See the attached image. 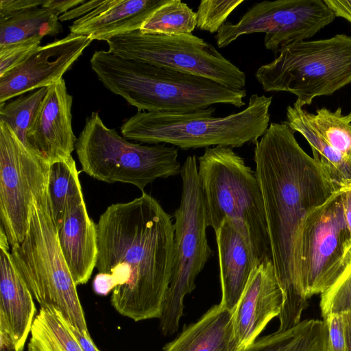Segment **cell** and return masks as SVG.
I'll return each mask as SVG.
<instances>
[{"label": "cell", "mask_w": 351, "mask_h": 351, "mask_svg": "<svg viewBox=\"0 0 351 351\" xmlns=\"http://www.w3.org/2000/svg\"><path fill=\"white\" fill-rule=\"evenodd\" d=\"M294 132L285 122H272L254 151L271 259L283 293L278 330L298 324L308 306L300 252L304 220L340 186L324 165L300 147Z\"/></svg>", "instance_id": "6da1fadb"}, {"label": "cell", "mask_w": 351, "mask_h": 351, "mask_svg": "<svg viewBox=\"0 0 351 351\" xmlns=\"http://www.w3.org/2000/svg\"><path fill=\"white\" fill-rule=\"evenodd\" d=\"M99 273L115 284L110 302L135 322L160 317L174 260L171 217L143 192L107 207L97 223Z\"/></svg>", "instance_id": "7a4b0ae2"}, {"label": "cell", "mask_w": 351, "mask_h": 351, "mask_svg": "<svg viewBox=\"0 0 351 351\" xmlns=\"http://www.w3.org/2000/svg\"><path fill=\"white\" fill-rule=\"evenodd\" d=\"M90 66L102 84L138 111L191 113L214 104L245 105V89H232L204 77L95 51Z\"/></svg>", "instance_id": "3957f363"}, {"label": "cell", "mask_w": 351, "mask_h": 351, "mask_svg": "<svg viewBox=\"0 0 351 351\" xmlns=\"http://www.w3.org/2000/svg\"><path fill=\"white\" fill-rule=\"evenodd\" d=\"M208 227L224 220L239 232L257 265L272 261L265 204L256 172L228 146L206 148L198 158Z\"/></svg>", "instance_id": "277c9868"}, {"label": "cell", "mask_w": 351, "mask_h": 351, "mask_svg": "<svg viewBox=\"0 0 351 351\" xmlns=\"http://www.w3.org/2000/svg\"><path fill=\"white\" fill-rule=\"evenodd\" d=\"M272 97L252 95L243 110L215 117V107L191 113L138 111L121 125L128 140L147 144H170L183 150L255 144L265 134L270 120Z\"/></svg>", "instance_id": "5b68a950"}, {"label": "cell", "mask_w": 351, "mask_h": 351, "mask_svg": "<svg viewBox=\"0 0 351 351\" xmlns=\"http://www.w3.org/2000/svg\"><path fill=\"white\" fill-rule=\"evenodd\" d=\"M10 252L16 269L40 308H55L72 325L88 332L77 285L59 245L47 190L35 204L23 240Z\"/></svg>", "instance_id": "8992f818"}, {"label": "cell", "mask_w": 351, "mask_h": 351, "mask_svg": "<svg viewBox=\"0 0 351 351\" xmlns=\"http://www.w3.org/2000/svg\"><path fill=\"white\" fill-rule=\"evenodd\" d=\"M75 152L82 170L91 178L132 184L142 191L155 180L176 176L181 171L178 148L130 142L108 128L97 112L86 118Z\"/></svg>", "instance_id": "52a82bcc"}, {"label": "cell", "mask_w": 351, "mask_h": 351, "mask_svg": "<svg viewBox=\"0 0 351 351\" xmlns=\"http://www.w3.org/2000/svg\"><path fill=\"white\" fill-rule=\"evenodd\" d=\"M278 53L257 69L255 77L265 92H289L302 106L351 82L350 36L302 40L282 47Z\"/></svg>", "instance_id": "ba28073f"}, {"label": "cell", "mask_w": 351, "mask_h": 351, "mask_svg": "<svg viewBox=\"0 0 351 351\" xmlns=\"http://www.w3.org/2000/svg\"><path fill=\"white\" fill-rule=\"evenodd\" d=\"M180 176V203L174 213L173 265L159 318L164 335L178 330L183 315L184 299L195 289L197 276L213 254L207 240L208 226L195 155L186 158Z\"/></svg>", "instance_id": "9c48e42d"}, {"label": "cell", "mask_w": 351, "mask_h": 351, "mask_svg": "<svg viewBox=\"0 0 351 351\" xmlns=\"http://www.w3.org/2000/svg\"><path fill=\"white\" fill-rule=\"evenodd\" d=\"M106 42L119 57L213 80L232 89H245V73L210 43L193 34H149L139 29Z\"/></svg>", "instance_id": "30bf717a"}, {"label": "cell", "mask_w": 351, "mask_h": 351, "mask_svg": "<svg viewBox=\"0 0 351 351\" xmlns=\"http://www.w3.org/2000/svg\"><path fill=\"white\" fill-rule=\"evenodd\" d=\"M50 164L0 121V218L10 247L29 227L36 202L47 190Z\"/></svg>", "instance_id": "8fae6325"}, {"label": "cell", "mask_w": 351, "mask_h": 351, "mask_svg": "<svg viewBox=\"0 0 351 351\" xmlns=\"http://www.w3.org/2000/svg\"><path fill=\"white\" fill-rule=\"evenodd\" d=\"M339 186L306 216L301 235L302 272L309 299L327 290L351 265V234Z\"/></svg>", "instance_id": "7c38bea8"}, {"label": "cell", "mask_w": 351, "mask_h": 351, "mask_svg": "<svg viewBox=\"0 0 351 351\" xmlns=\"http://www.w3.org/2000/svg\"><path fill=\"white\" fill-rule=\"evenodd\" d=\"M336 18L324 0H276L253 4L236 23L226 22L215 36L223 48L245 34L265 33V47L274 53L305 40Z\"/></svg>", "instance_id": "4fadbf2b"}, {"label": "cell", "mask_w": 351, "mask_h": 351, "mask_svg": "<svg viewBox=\"0 0 351 351\" xmlns=\"http://www.w3.org/2000/svg\"><path fill=\"white\" fill-rule=\"evenodd\" d=\"M92 41L88 36L70 33L38 47L20 64L0 76V105L18 95L56 83Z\"/></svg>", "instance_id": "5bb4252c"}, {"label": "cell", "mask_w": 351, "mask_h": 351, "mask_svg": "<svg viewBox=\"0 0 351 351\" xmlns=\"http://www.w3.org/2000/svg\"><path fill=\"white\" fill-rule=\"evenodd\" d=\"M282 302L283 293L272 261L256 266L233 311V351L253 343L268 323L279 316Z\"/></svg>", "instance_id": "9a60e30c"}, {"label": "cell", "mask_w": 351, "mask_h": 351, "mask_svg": "<svg viewBox=\"0 0 351 351\" xmlns=\"http://www.w3.org/2000/svg\"><path fill=\"white\" fill-rule=\"evenodd\" d=\"M73 97L63 78L47 93L27 132V147L48 163L72 156L77 138L72 128Z\"/></svg>", "instance_id": "2e32d148"}, {"label": "cell", "mask_w": 351, "mask_h": 351, "mask_svg": "<svg viewBox=\"0 0 351 351\" xmlns=\"http://www.w3.org/2000/svg\"><path fill=\"white\" fill-rule=\"evenodd\" d=\"M0 232V327L10 334L17 350L23 351L36 307L32 294L13 263L2 228Z\"/></svg>", "instance_id": "e0dca14e"}, {"label": "cell", "mask_w": 351, "mask_h": 351, "mask_svg": "<svg viewBox=\"0 0 351 351\" xmlns=\"http://www.w3.org/2000/svg\"><path fill=\"white\" fill-rule=\"evenodd\" d=\"M161 0H102L95 9L75 20L69 26L74 35L92 40L108 38L135 30L160 4Z\"/></svg>", "instance_id": "ac0fdd59"}, {"label": "cell", "mask_w": 351, "mask_h": 351, "mask_svg": "<svg viewBox=\"0 0 351 351\" xmlns=\"http://www.w3.org/2000/svg\"><path fill=\"white\" fill-rule=\"evenodd\" d=\"M59 245L75 285L86 284L96 267L97 224L82 202L70 208L57 229Z\"/></svg>", "instance_id": "d6986e66"}, {"label": "cell", "mask_w": 351, "mask_h": 351, "mask_svg": "<svg viewBox=\"0 0 351 351\" xmlns=\"http://www.w3.org/2000/svg\"><path fill=\"white\" fill-rule=\"evenodd\" d=\"M221 289L220 304L233 311L256 266L239 232L227 220L216 231Z\"/></svg>", "instance_id": "ffe728a7"}, {"label": "cell", "mask_w": 351, "mask_h": 351, "mask_svg": "<svg viewBox=\"0 0 351 351\" xmlns=\"http://www.w3.org/2000/svg\"><path fill=\"white\" fill-rule=\"evenodd\" d=\"M233 311L214 305L164 347V351H233Z\"/></svg>", "instance_id": "44dd1931"}, {"label": "cell", "mask_w": 351, "mask_h": 351, "mask_svg": "<svg viewBox=\"0 0 351 351\" xmlns=\"http://www.w3.org/2000/svg\"><path fill=\"white\" fill-rule=\"evenodd\" d=\"M285 121L294 132H299L309 143L313 158L319 161L339 186L351 184V158L328 144L311 127L306 110L296 101L287 108Z\"/></svg>", "instance_id": "7402d4cb"}, {"label": "cell", "mask_w": 351, "mask_h": 351, "mask_svg": "<svg viewBox=\"0 0 351 351\" xmlns=\"http://www.w3.org/2000/svg\"><path fill=\"white\" fill-rule=\"evenodd\" d=\"M241 351H328L324 319H304L292 328L264 336Z\"/></svg>", "instance_id": "603a6c76"}, {"label": "cell", "mask_w": 351, "mask_h": 351, "mask_svg": "<svg viewBox=\"0 0 351 351\" xmlns=\"http://www.w3.org/2000/svg\"><path fill=\"white\" fill-rule=\"evenodd\" d=\"M47 199L57 229L62 223L67 211L84 202L79 171L73 156L50 164Z\"/></svg>", "instance_id": "cb8c5ba5"}, {"label": "cell", "mask_w": 351, "mask_h": 351, "mask_svg": "<svg viewBox=\"0 0 351 351\" xmlns=\"http://www.w3.org/2000/svg\"><path fill=\"white\" fill-rule=\"evenodd\" d=\"M59 16L40 7L0 19V49L32 38L55 36L62 32Z\"/></svg>", "instance_id": "d4e9b609"}, {"label": "cell", "mask_w": 351, "mask_h": 351, "mask_svg": "<svg viewBox=\"0 0 351 351\" xmlns=\"http://www.w3.org/2000/svg\"><path fill=\"white\" fill-rule=\"evenodd\" d=\"M27 351L84 350L60 311L40 308L31 328Z\"/></svg>", "instance_id": "484cf974"}, {"label": "cell", "mask_w": 351, "mask_h": 351, "mask_svg": "<svg viewBox=\"0 0 351 351\" xmlns=\"http://www.w3.org/2000/svg\"><path fill=\"white\" fill-rule=\"evenodd\" d=\"M196 26V12L186 3L161 0L139 30L144 34L173 36L192 34Z\"/></svg>", "instance_id": "4316f807"}, {"label": "cell", "mask_w": 351, "mask_h": 351, "mask_svg": "<svg viewBox=\"0 0 351 351\" xmlns=\"http://www.w3.org/2000/svg\"><path fill=\"white\" fill-rule=\"evenodd\" d=\"M306 117L314 130L331 147L351 158V123L339 107L335 112L322 108L315 114L306 111Z\"/></svg>", "instance_id": "83f0119b"}, {"label": "cell", "mask_w": 351, "mask_h": 351, "mask_svg": "<svg viewBox=\"0 0 351 351\" xmlns=\"http://www.w3.org/2000/svg\"><path fill=\"white\" fill-rule=\"evenodd\" d=\"M48 90L44 87L0 105V121L8 124L27 147V132Z\"/></svg>", "instance_id": "f1b7e54d"}, {"label": "cell", "mask_w": 351, "mask_h": 351, "mask_svg": "<svg viewBox=\"0 0 351 351\" xmlns=\"http://www.w3.org/2000/svg\"><path fill=\"white\" fill-rule=\"evenodd\" d=\"M243 0H202L197 12V26L200 30L217 33L229 15Z\"/></svg>", "instance_id": "f546056e"}, {"label": "cell", "mask_w": 351, "mask_h": 351, "mask_svg": "<svg viewBox=\"0 0 351 351\" xmlns=\"http://www.w3.org/2000/svg\"><path fill=\"white\" fill-rule=\"evenodd\" d=\"M321 315L351 312V265L327 290L320 294Z\"/></svg>", "instance_id": "4dcf8cb0"}, {"label": "cell", "mask_w": 351, "mask_h": 351, "mask_svg": "<svg viewBox=\"0 0 351 351\" xmlns=\"http://www.w3.org/2000/svg\"><path fill=\"white\" fill-rule=\"evenodd\" d=\"M42 38L24 40L0 49V76L12 69L40 46Z\"/></svg>", "instance_id": "1f68e13d"}, {"label": "cell", "mask_w": 351, "mask_h": 351, "mask_svg": "<svg viewBox=\"0 0 351 351\" xmlns=\"http://www.w3.org/2000/svg\"><path fill=\"white\" fill-rule=\"evenodd\" d=\"M324 320L328 328V351H348L342 314H330Z\"/></svg>", "instance_id": "d6a6232c"}, {"label": "cell", "mask_w": 351, "mask_h": 351, "mask_svg": "<svg viewBox=\"0 0 351 351\" xmlns=\"http://www.w3.org/2000/svg\"><path fill=\"white\" fill-rule=\"evenodd\" d=\"M44 0H1L0 19L25 10L42 6Z\"/></svg>", "instance_id": "836d02e7"}, {"label": "cell", "mask_w": 351, "mask_h": 351, "mask_svg": "<svg viewBox=\"0 0 351 351\" xmlns=\"http://www.w3.org/2000/svg\"><path fill=\"white\" fill-rule=\"evenodd\" d=\"M102 0L85 1L83 3L73 8L59 16L60 21L78 19L87 14L100 5Z\"/></svg>", "instance_id": "e575fe53"}, {"label": "cell", "mask_w": 351, "mask_h": 351, "mask_svg": "<svg viewBox=\"0 0 351 351\" xmlns=\"http://www.w3.org/2000/svg\"><path fill=\"white\" fill-rule=\"evenodd\" d=\"M84 1V0H44L42 7L60 16Z\"/></svg>", "instance_id": "d590c367"}, {"label": "cell", "mask_w": 351, "mask_h": 351, "mask_svg": "<svg viewBox=\"0 0 351 351\" xmlns=\"http://www.w3.org/2000/svg\"><path fill=\"white\" fill-rule=\"evenodd\" d=\"M95 292L99 295H106L115 288V284L109 274L98 273L93 282Z\"/></svg>", "instance_id": "8d00e7d4"}, {"label": "cell", "mask_w": 351, "mask_h": 351, "mask_svg": "<svg viewBox=\"0 0 351 351\" xmlns=\"http://www.w3.org/2000/svg\"><path fill=\"white\" fill-rule=\"evenodd\" d=\"M336 17H341L351 24V0H324Z\"/></svg>", "instance_id": "74e56055"}, {"label": "cell", "mask_w": 351, "mask_h": 351, "mask_svg": "<svg viewBox=\"0 0 351 351\" xmlns=\"http://www.w3.org/2000/svg\"><path fill=\"white\" fill-rule=\"evenodd\" d=\"M67 321V320H66ZM67 325L84 351H100L91 339L88 332H84L67 321Z\"/></svg>", "instance_id": "f35d334b"}, {"label": "cell", "mask_w": 351, "mask_h": 351, "mask_svg": "<svg viewBox=\"0 0 351 351\" xmlns=\"http://www.w3.org/2000/svg\"><path fill=\"white\" fill-rule=\"evenodd\" d=\"M0 351H18L10 334L0 327Z\"/></svg>", "instance_id": "ab89813d"}, {"label": "cell", "mask_w": 351, "mask_h": 351, "mask_svg": "<svg viewBox=\"0 0 351 351\" xmlns=\"http://www.w3.org/2000/svg\"><path fill=\"white\" fill-rule=\"evenodd\" d=\"M343 202L346 220L351 234V185L343 193Z\"/></svg>", "instance_id": "60d3db41"}, {"label": "cell", "mask_w": 351, "mask_h": 351, "mask_svg": "<svg viewBox=\"0 0 351 351\" xmlns=\"http://www.w3.org/2000/svg\"><path fill=\"white\" fill-rule=\"evenodd\" d=\"M341 314L344 324L347 349L348 351H351V312L347 311Z\"/></svg>", "instance_id": "b9f144b4"}, {"label": "cell", "mask_w": 351, "mask_h": 351, "mask_svg": "<svg viewBox=\"0 0 351 351\" xmlns=\"http://www.w3.org/2000/svg\"><path fill=\"white\" fill-rule=\"evenodd\" d=\"M348 120L351 123V112L346 115Z\"/></svg>", "instance_id": "7bdbcfd3"}]
</instances>
